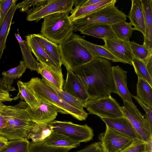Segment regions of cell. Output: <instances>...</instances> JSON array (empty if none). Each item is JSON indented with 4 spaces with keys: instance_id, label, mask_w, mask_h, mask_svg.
<instances>
[{
    "instance_id": "d6a6232c",
    "label": "cell",
    "mask_w": 152,
    "mask_h": 152,
    "mask_svg": "<svg viewBox=\"0 0 152 152\" xmlns=\"http://www.w3.org/2000/svg\"><path fill=\"white\" fill-rule=\"evenodd\" d=\"M130 23L123 21L111 25L112 29L118 39L127 42H129V38L132 36L134 28Z\"/></svg>"
},
{
    "instance_id": "4fadbf2b",
    "label": "cell",
    "mask_w": 152,
    "mask_h": 152,
    "mask_svg": "<svg viewBox=\"0 0 152 152\" xmlns=\"http://www.w3.org/2000/svg\"><path fill=\"white\" fill-rule=\"evenodd\" d=\"M63 90L86 103L90 98L80 78L71 70L67 71L66 78L64 82Z\"/></svg>"
},
{
    "instance_id": "ac0fdd59",
    "label": "cell",
    "mask_w": 152,
    "mask_h": 152,
    "mask_svg": "<svg viewBox=\"0 0 152 152\" xmlns=\"http://www.w3.org/2000/svg\"><path fill=\"white\" fill-rule=\"evenodd\" d=\"M143 13L145 34L143 45L152 53V0H141Z\"/></svg>"
},
{
    "instance_id": "44dd1931",
    "label": "cell",
    "mask_w": 152,
    "mask_h": 152,
    "mask_svg": "<svg viewBox=\"0 0 152 152\" xmlns=\"http://www.w3.org/2000/svg\"><path fill=\"white\" fill-rule=\"evenodd\" d=\"M128 17L130 23L134 26V30L145 34V24L143 13L141 0H132V6Z\"/></svg>"
},
{
    "instance_id": "d4e9b609",
    "label": "cell",
    "mask_w": 152,
    "mask_h": 152,
    "mask_svg": "<svg viewBox=\"0 0 152 152\" xmlns=\"http://www.w3.org/2000/svg\"><path fill=\"white\" fill-rule=\"evenodd\" d=\"M17 0L15 1L3 21L0 23V59L6 48V41L10 29L12 21L16 11Z\"/></svg>"
},
{
    "instance_id": "8fae6325",
    "label": "cell",
    "mask_w": 152,
    "mask_h": 152,
    "mask_svg": "<svg viewBox=\"0 0 152 152\" xmlns=\"http://www.w3.org/2000/svg\"><path fill=\"white\" fill-rule=\"evenodd\" d=\"M124 106H120L123 116L127 119L145 142H147L152 137L147 122L137 107H134L126 101H123Z\"/></svg>"
},
{
    "instance_id": "8992f818",
    "label": "cell",
    "mask_w": 152,
    "mask_h": 152,
    "mask_svg": "<svg viewBox=\"0 0 152 152\" xmlns=\"http://www.w3.org/2000/svg\"><path fill=\"white\" fill-rule=\"evenodd\" d=\"M117 2L113 0L111 3L93 12L72 22L73 31H80L91 24L100 23L112 25L126 21V15L115 6Z\"/></svg>"
},
{
    "instance_id": "f1b7e54d",
    "label": "cell",
    "mask_w": 152,
    "mask_h": 152,
    "mask_svg": "<svg viewBox=\"0 0 152 152\" xmlns=\"http://www.w3.org/2000/svg\"><path fill=\"white\" fill-rule=\"evenodd\" d=\"M136 98L147 107L152 109V87L146 81L138 79Z\"/></svg>"
},
{
    "instance_id": "f5cc1de1",
    "label": "cell",
    "mask_w": 152,
    "mask_h": 152,
    "mask_svg": "<svg viewBox=\"0 0 152 152\" xmlns=\"http://www.w3.org/2000/svg\"></svg>"
},
{
    "instance_id": "c3c4849f",
    "label": "cell",
    "mask_w": 152,
    "mask_h": 152,
    "mask_svg": "<svg viewBox=\"0 0 152 152\" xmlns=\"http://www.w3.org/2000/svg\"><path fill=\"white\" fill-rule=\"evenodd\" d=\"M6 120L3 116L0 114V130L6 126Z\"/></svg>"
},
{
    "instance_id": "e0dca14e",
    "label": "cell",
    "mask_w": 152,
    "mask_h": 152,
    "mask_svg": "<svg viewBox=\"0 0 152 152\" xmlns=\"http://www.w3.org/2000/svg\"><path fill=\"white\" fill-rule=\"evenodd\" d=\"M100 118L110 128L133 139L142 140L130 122L123 116L114 118Z\"/></svg>"
},
{
    "instance_id": "7a4b0ae2",
    "label": "cell",
    "mask_w": 152,
    "mask_h": 152,
    "mask_svg": "<svg viewBox=\"0 0 152 152\" xmlns=\"http://www.w3.org/2000/svg\"><path fill=\"white\" fill-rule=\"evenodd\" d=\"M28 105L23 101H20L14 106L0 103V114L7 121L6 126L0 130V135L10 140L29 139L30 132L34 122L26 109Z\"/></svg>"
},
{
    "instance_id": "4316f807",
    "label": "cell",
    "mask_w": 152,
    "mask_h": 152,
    "mask_svg": "<svg viewBox=\"0 0 152 152\" xmlns=\"http://www.w3.org/2000/svg\"><path fill=\"white\" fill-rule=\"evenodd\" d=\"M113 0H102L96 4L84 7H75L70 12L71 15L69 18L71 22L82 18L108 4Z\"/></svg>"
},
{
    "instance_id": "681fc988",
    "label": "cell",
    "mask_w": 152,
    "mask_h": 152,
    "mask_svg": "<svg viewBox=\"0 0 152 152\" xmlns=\"http://www.w3.org/2000/svg\"><path fill=\"white\" fill-rule=\"evenodd\" d=\"M87 0H74V6L75 7H81Z\"/></svg>"
},
{
    "instance_id": "60d3db41",
    "label": "cell",
    "mask_w": 152,
    "mask_h": 152,
    "mask_svg": "<svg viewBox=\"0 0 152 152\" xmlns=\"http://www.w3.org/2000/svg\"><path fill=\"white\" fill-rule=\"evenodd\" d=\"M132 97L134 98L143 108L145 112V117L149 128L152 132V109L147 107L136 98V96L131 95Z\"/></svg>"
},
{
    "instance_id": "30bf717a",
    "label": "cell",
    "mask_w": 152,
    "mask_h": 152,
    "mask_svg": "<svg viewBox=\"0 0 152 152\" xmlns=\"http://www.w3.org/2000/svg\"><path fill=\"white\" fill-rule=\"evenodd\" d=\"M98 138L103 152H121L134 140L106 125L105 131L99 134Z\"/></svg>"
},
{
    "instance_id": "2e32d148",
    "label": "cell",
    "mask_w": 152,
    "mask_h": 152,
    "mask_svg": "<svg viewBox=\"0 0 152 152\" xmlns=\"http://www.w3.org/2000/svg\"><path fill=\"white\" fill-rule=\"evenodd\" d=\"M112 75L115 86V93L117 94L123 101H126L136 107L132 99L131 94L127 87V72L118 66H112Z\"/></svg>"
},
{
    "instance_id": "ab89813d",
    "label": "cell",
    "mask_w": 152,
    "mask_h": 152,
    "mask_svg": "<svg viewBox=\"0 0 152 152\" xmlns=\"http://www.w3.org/2000/svg\"><path fill=\"white\" fill-rule=\"evenodd\" d=\"M15 0H0V23L4 20Z\"/></svg>"
},
{
    "instance_id": "d6986e66",
    "label": "cell",
    "mask_w": 152,
    "mask_h": 152,
    "mask_svg": "<svg viewBox=\"0 0 152 152\" xmlns=\"http://www.w3.org/2000/svg\"><path fill=\"white\" fill-rule=\"evenodd\" d=\"M80 31L82 34L103 39L117 38L112 29L111 25L104 23L90 24Z\"/></svg>"
},
{
    "instance_id": "f907efd6",
    "label": "cell",
    "mask_w": 152,
    "mask_h": 152,
    "mask_svg": "<svg viewBox=\"0 0 152 152\" xmlns=\"http://www.w3.org/2000/svg\"><path fill=\"white\" fill-rule=\"evenodd\" d=\"M2 78L0 77V92L4 94L10 95V94L3 87L1 84Z\"/></svg>"
},
{
    "instance_id": "52a82bcc",
    "label": "cell",
    "mask_w": 152,
    "mask_h": 152,
    "mask_svg": "<svg viewBox=\"0 0 152 152\" xmlns=\"http://www.w3.org/2000/svg\"><path fill=\"white\" fill-rule=\"evenodd\" d=\"M49 124L52 131L63 134L80 143L90 141L94 136L92 128L86 124L79 125L71 121L54 120Z\"/></svg>"
},
{
    "instance_id": "9a60e30c",
    "label": "cell",
    "mask_w": 152,
    "mask_h": 152,
    "mask_svg": "<svg viewBox=\"0 0 152 152\" xmlns=\"http://www.w3.org/2000/svg\"><path fill=\"white\" fill-rule=\"evenodd\" d=\"M26 39L25 43L40 63L57 72L62 74L61 68L52 59L33 34L26 36Z\"/></svg>"
},
{
    "instance_id": "5b68a950",
    "label": "cell",
    "mask_w": 152,
    "mask_h": 152,
    "mask_svg": "<svg viewBox=\"0 0 152 152\" xmlns=\"http://www.w3.org/2000/svg\"><path fill=\"white\" fill-rule=\"evenodd\" d=\"M70 12H57L43 18L40 34L57 44L61 43L72 31V26L69 18Z\"/></svg>"
},
{
    "instance_id": "ffe728a7",
    "label": "cell",
    "mask_w": 152,
    "mask_h": 152,
    "mask_svg": "<svg viewBox=\"0 0 152 152\" xmlns=\"http://www.w3.org/2000/svg\"><path fill=\"white\" fill-rule=\"evenodd\" d=\"M76 38L94 57L102 58L113 62H120L126 64L125 61L113 55L104 45L93 44L86 40L82 37L76 34Z\"/></svg>"
},
{
    "instance_id": "603a6c76",
    "label": "cell",
    "mask_w": 152,
    "mask_h": 152,
    "mask_svg": "<svg viewBox=\"0 0 152 152\" xmlns=\"http://www.w3.org/2000/svg\"><path fill=\"white\" fill-rule=\"evenodd\" d=\"M26 69L23 61L21 60L18 66L3 72L1 84L4 88L8 92L15 90V88L12 86L13 81L20 78L25 72Z\"/></svg>"
},
{
    "instance_id": "6da1fadb",
    "label": "cell",
    "mask_w": 152,
    "mask_h": 152,
    "mask_svg": "<svg viewBox=\"0 0 152 152\" xmlns=\"http://www.w3.org/2000/svg\"><path fill=\"white\" fill-rule=\"evenodd\" d=\"M112 66L110 60L94 57L90 61L76 68L73 72L80 78L90 98L99 99L115 93Z\"/></svg>"
},
{
    "instance_id": "f35d334b",
    "label": "cell",
    "mask_w": 152,
    "mask_h": 152,
    "mask_svg": "<svg viewBox=\"0 0 152 152\" xmlns=\"http://www.w3.org/2000/svg\"><path fill=\"white\" fill-rule=\"evenodd\" d=\"M145 142L142 140L134 139L132 143L121 152H144Z\"/></svg>"
},
{
    "instance_id": "816d5d0a",
    "label": "cell",
    "mask_w": 152,
    "mask_h": 152,
    "mask_svg": "<svg viewBox=\"0 0 152 152\" xmlns=\"http://www.w3.org/2000/svg\"><path fill=\"white\" fill-rule=\"evenodd\" d=\"M0 18H1V17H0Z\"/></svg>"
},
{
    "instance_id": "b9f144b4",
    "label": "cell",
    "mask_w": 152,
    "mask_h": 152,
    "mask_svg": "<svg viewBox=\"0 0 152 152\" xmlns=\"http://www.w3.org/2000/svg\"><path fill=\"white\" fill-rule=\"evenodd\" d=\"M74 152H103L100 142H96Z\"/></svg>"
},
{
    "instance_id": "3957f363",
    "label": "cell",
    "mask_w": 152,
    "mask_h": 152,
    "mask_svg": "<svg viewBox=\"0 0 152 152\" xmlns=\"http://www.w3.org/2000/svg\"><path fill=\"white\" fill-rule=\"evenodd\" d=\"M25 84L34 95L47 101L56 107L58 112L61 114H69L77 120H86L88 114L72 106L62 99L51 88L47 85L38 77H32Z\"/></svg>"
},
{
    "instance_id": "9c48e42d",
    "label": "cell",
    "mask_w": 152,
    "mask_h": 152,
    "mask_svg": "<svg viewBox=\"0 0 152 152\" xmlns=\"http://www.w3.org/2000/svg\"><path fill=\"white\" fill-rule=\"evenodd\" d=\"M74 0H46L40 6L30 9L26 19L38 21L45 16L57 12H69L72 9Z\"/></svg>"
},
{
    "instance_id": "7c38bea8",
    "label": "cell",
    "mask_w": 152,
    "mask_h": 152,
    "mask_svg": "<svg viewBox=\"0 0 152 152\" xmlns=\"http://www.w3.org/2000/svg\"><path fill=\"white\" fill-rule=\"evenodd\" d=\"M37 98L39 102L38 107L33 110L28 105L26 108L27 113L33 122L49 124L56 118L58 112V109L47 101Z\"/></svg>"
},
{
    "instance_id": "d590c367",
    "label": "cell",
    "mask_w": 152,
    "mask_h": 152,
    "mask_svg": "<svg viewBox=\"0 0 152 152\" xmlns=\"http://www.w3.org/2000/svg\"><path fill=\"white\" fill-rule=\"evenodd\" d=\"M29 142L26 140H10L0 152H28Z\"/></svg>"
},
{
    "instance_id": "836d02e7",
    "label": "cell",
    "mask_w": 152,
    "mask_h": 152,
    "mask_svg": "<svg viewBox=\"0 0 152 152\" xmlns=\"http://www.w3.org/2000/svg\"><path fill=\"white\" fill-rule=\"evenodd\" d=\"M71 149L48 146L43 141L29 142L28 152H69Z\"/></svg>"
},
{
    "instance_id": "1f68e13d",
    "label": "cell",
    "mask_w": 152,
    "mask_h": 152,
    "mask_svg": "<svg viewBox=\"0 0 152 152\" xmlns=\"http://www.w3.org/2000/svg\"><path fill=\"white\" fill-rule=\"evenodd\" d=\"M52 131L49 124L34 122L30 132L29 139L34 142L43 141Z\"/></svg>"
},
{
    "instance_id": "7dc6e473",
    "label": "cell",
    "mask_w": 152,
    "mask_h": 152,
    "mask_svg": "<svg viewBox=\"0 0 152 152\" xmlns=\"http://www.w3.org/2000/svg\"><path fill=\"white\" fill-rule=\"evenodd\" d=\"M145 151L146 152H152V137H151L149 141L145 142Z\"/></svg>"
},
{
    "instance_id": "ee69618b",
    "label": "cell",
    "mask_w": 152,
    "mask_h": 152,
    "mask_svg": "<svg viewBox=\"0 0 152 152\" xmlns=\"http://www.w3.org/2000/svg\"><path fill=\"white\" fill-rule=\"evenodd\" d=\"M13 100L10 95H8L0 92V103L4 102H11Z\"/></svg>"
},
{
    "instance_id": "5bb4252c",
    "label": "cell",
    "mask_w": 152,
    "mask_h": 152,
    "mask_svg": "<svg viewBox=\"0 0 152 152\" xmlns=\"http://www.w3.org/2000/svg\"><path fill=\"white\" fill-rule=\"evenodd\" d=\"M104 46L115 56L132 65L134 56L132 53L129 42L125 41L118 38L103 39Z\"/></svg>"
},
{
    "instance_id": "cb8c5ba5",
    "label": "cell",
    "mask_w": 152,
    "mask_h": 152,
    "mask_svg": "<svg viewBox=\"0 0 152 152\" xmlns=\"http://www.w3.org/2000/svg\"><path fill=\"white\" fill-rule=\"evenodd\" d=\"M52 59L60 68L62 63L59 45L48 39L40 34H33Z\"/></svg>"
},
{
    "instance_id": "ba28073f",
    "label": "cell",
    "mask_w": 152,
    "mask_h": 152,
    "mask_svg": "<svg viewBox=\"0 0 152 152\" xmlns=\"http://www.w3.org/2000/svg\"><path fill=\"white\" fill-rule=\"evenodd\" d=\"M119 104L111 96L99 99L89 98L85 107L89 113L100 118H114L123 116Z\"/></svg>"
},
{
    "instance_id": "f6af8a7d",
    "label": "cell",
    "mask_w": 152,
    "mask_h": 152,
    "mask_svg": "<svg viewBox=\"0 0 152 152\" xmlns=\"http://www.w3.org/2000/svg\"><path fill=\"white\" fill-rule=\"evenodd\" d=\"M8 142L5 137L0 135V151L7 145Z\"/></svg>"
},
{
    "instance_id": "7bdbcfd3",
    "label": "cell",
    "mask_w": 152,
    "mask_h": 152,
    "mask_svg": "<svg viewBox=\"0 0 152 152\" xmlns=\"http://www.w3.org/2000/svg\"><path fill=\"white\" fill-rule=\"evenodd\" d=\"M142 61L144 62L151 77L152 78V54Z\"/></svg>"
},
{
    "instance_id": "7402d4cb",
    "label": "cell",
    "mask_w": 152,
    "mask_h": 152,
    "mask_svg": "<svg viewBox=\"0 0 152 152\" xmlns=\"http://www.w3.org/2000/svg\"><path fill=\"white\" fill-rule=\"evenodd\" d=\"M46 145L72 149L80 145V143L74 141L66 135L52 131L50 134L43 140Z\"/></svg>"
},
{
    "instance_id": "74e56055",
    "label": "cell",
    "mask_w": 152,
    "mask_h": 152,
    "mask_svg": "<svg viewBox=\"0 0 152 152\" xmlns=\"http://www.w3.org/2000/svg\"><path fill=\"white\" fill-rule=\"evenodd\" d=\"M46 0H26L16 4V10L20 9V11L27 13L29 10L30 7H34L40 6Z\"/></svg>"
},
{
    "instance_id": "4dcf8cb0",
    "label": "cell",
    "mask_w": 152,
    "mask_h": 152,
    "mask_svg": "<svg viewBox=\"0 0 152 152\" xmlns=\"http://www.w3.org/2000/svg\"><path fill=\"white\" fill-rule=\"evenodd\" d=\"M15 35L20 45L23 61L26 68L29 69L31 71H37L38 62L33 56L31 51L24 42L19 33L15 34Z\"/></svg>"
},
{
    "instance_id": "e575fe53",
    "label": "cell",
    "mask_w": 152,
    "mask_h": 152,
    "mask_svg": "<svg viewBox=\"0 0 152 152\" xmlns=\"http://www.w3.org/2000/svg\"><path fill=\"white\" fill-rule=\"evenodd\" d=\"M132 64L138 79L143 80L152 87V78L151 77L144 62L134 57Z\"/></svg>"
},
{
    "instance_id": "83f0119b",
    "label": "cell",
    "mask_w": 152,
    "mask_h": 152,
    "mask_svg": "<svg viewBox=\"0 0 152 152\" xmlns=\"http://www.w3.org/2000/svg\"><path fill=\"white\" fill-rule=\"evenodd\" d=\"M17 84L19 92L16 96L12 98L13 100H15L20 98L22 100H25L32 110H34L37 109L39 105L37 98L25 83L19 80Z\"/></svg>"
},
{
    "instance_id": "f546056e",
    "label": "cell",
    "mask_w": 152,
    "mask_h": 152,
    "mask_svg": "<svg viewBox=\"0 0 152 152\" xmlns=\"http://www.w3.org/2000/svg\"><path fill=\"white\" fill-rule=\"evenodd\" d=\"M42 80L47 85L53 90L64 101L69 104L82 111H84L86 103L84 101L77 98L66 92L58 88L50 82L42 77Z\"/></svg>"
},
{
    "instance_id": "277c9868",
    "label": "cell",
    "mask_w": 152,
    "mask_h": 152,
    "mask_svg": "<svg viewBox=\"0 0 152 152\" xmlns=\"http://www.w3.org/2000/svg\"><path fill=\"white\" fill-rule=\"evenodd\" d=\"M58 45L62 64L67 71L73 72L75 69L88 63L94 58L77 40L76 34L73 31Z\"/></svg>"
},
{
    "instance_id": "bcb514c9",
    "label": "cell",
    "mask_w": 152,
    "mask_h": 152,
    "mask_svg": "<svg viewBox=\"0 0 152 152\" xmlns=\"http://www.w3.org/2000/svg\"><path fill=\"white\" fill-rule=\"evenodd\" d=\"M102 0H87L80 7H84L98 3Z\"/></svg>"
},
{
    "instance_id": "484cf974",
    "label": "cell",
    "mask_w": 152,
    "mask_h": 152,
    "mask_svg": "<svg viewBox=\"0 0 152 152\" xmlns=\"http://www.w3.org/2000/svg\"><path fill=\"white\" fill-rule=\"evenodd\" d=\"M37 66V72L38 74L41 75L42 77L50 82L59 89L63 90L64 80L62 74L57 72L38 62Z\"/></svg>"
},
{
    "instance_id": "8d00e7d4",
    "label": "cell",
    "mask_w": 152,
    "mask_h": 152,
    "mask_svg": "<svg viewBox=\"0 0 152 152\" xmlns=\"http://www.w3.org/2000/svg\"><path fill=\"white\" fill-rule=\"evenodd\" d=\"M129 43L133 55L137 58L143 61L152 54L143 45H140L134 41L130 42Z\"/></svg>"
}]
</instances>
